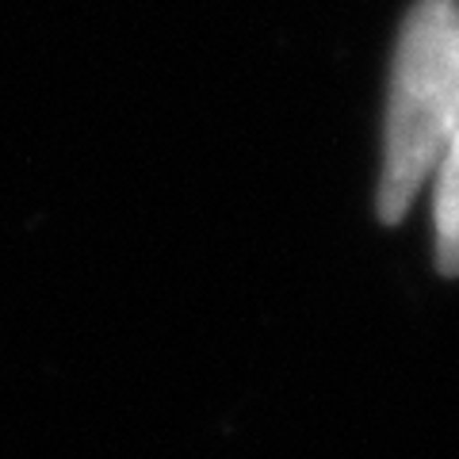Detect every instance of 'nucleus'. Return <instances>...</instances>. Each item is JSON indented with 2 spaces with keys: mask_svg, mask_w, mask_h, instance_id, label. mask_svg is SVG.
<instances>
[{
  "mask_svg": "<svg viewBox=\"0 0 459 459\" xmlns=\"http://www.w3.org/2000/svg\"><path fill=\"white\" fill-rule=\"evenodd\" d=\"M459 119V8L452 0H418L394 54L386 108L379 219L398 222L440 161Z\"/></svg>",
  "mask_w": 459,
  "mask_h": 459,
  "instance_id": "1",
  "label": "nucleus"
},
{
  "mask_svg": "<svg viewBox=\"0 0 459 459\" xmlns=\"http://www.w3.org/2000/svg\"><path fill=\"white\" fill-rule=\"evenodd\" d=\"M437 165V268L444 276H459V119Z\"/></svg>",
  "mask_w": 459,
  "mask_h": 459,
  "instance_id": "2",
  "label": "nucleus"
}]
</instances>
